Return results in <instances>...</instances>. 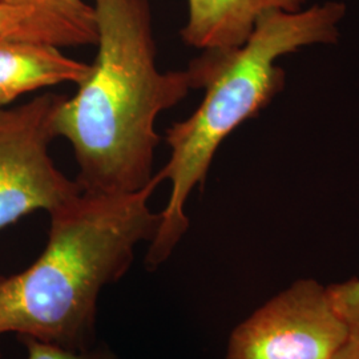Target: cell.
<instances>
[{"label": "cell", "mask_w": 359, "mask_h": 359, "mask_svg": "<svg viewBox=\"0 0 359 359\" xmlns=\"http://www.w3.org/2000/svg\"><path fill=\"white\" fill-rule=\"evenodd\" d=\"M97 53L76 93L55 115V132L71 144L77 185L86 193H133L154 181L161 112L198 88L189 65H157L149 0H93Z\"/></svg>", "instance_id": "1"}, {"label": "cell", "mask_w": 359, "mask_h": 359, "mask_svg": "<svg viewBox=\"0 0 359 359\" xmlns=\"http://www.w3.org/2000/svg\"><path fill=\"white\" fill-rule=\"evenodd\" d=\"M158 173L133 193H86L50 213L46 248L23 271L0 276V338L16 334L69 351L96 346L97 302L120 281L161 216L149 200Z\"/></svg>", "instance_id": "2"}, {"label": "cell", "mask_w": 359, "mask_h": 359, "mask_svg": "<svg viewBox=\"0 0 359 359\" xmlns=\"http://www.w3.org/2000/svg\"><path fill=\"white\" fill-rule=\"evenodd\" d=\"M345 11V4L337 1L298 13L273 11L258 20L241 47L205 51L194 60L205 96L192 115L165 135L170 156L158 176L169 181L170 193L148 248L149 269L163 265L188 231L185 204L193 189L204 185L221 142L283 90L285 72L276 65L277 59L309 44L335 43Z\"/></svg>", "instance_id": "3"}, {"label": "cell", "mask_w": 359, "mask_h": 359, "mask_svg": "<svg viewBox=\"0 0 359 359\" xmlns=\"http://www.w3.org/2000/svg\"><path fill=\"white\" fill-rule=\"evenodd\" d=\"M65 95L43 93L0 108V231L28 215H48L81 193L76 180L55 165L50 147Z\"/></svg>", "instance_id": "4"}, {"label": "cell", "mask_w": 359, "mask_h": 359, "mask_svg": "<svg viewBox=\"0 0 359 359\" xmlns=\"http://www.w3.org/2000/svg\"><path fill=\"white\" fill-rule=\"evenodd\" d=\"M350 335L327 286L301 280L231 332L226 359H334Z\"/></svg>", "instance_id": "5"}, {"label": "cell", "mask_w": 359, "mask_h": 359, "mask_svg": "<svg viewBox=\"0 0 359 359\" xmlns=\"http://www.w3.org/2000/svg\"><path fill=\"white\" fill-rule=\"evenodd\" d=\"M188 20L181 29L185 43L205 51L241 47L258 20L273 11L298 13L306 0H187Z\"/></svg>", "instance_id": "6"}, {"label": "cell", "mask_w": 359, "mask_h": 359, "mask_svg": "<svg viewBox=\"0 0 359 359\" xmlns=\"http://www.w3.org/2000/svg\"><path fill=\"white\" fill-rule=\"evenodd\" d=\"M90 65L68 57L56 46L0 39V108L22 95L65 83H81Z\"/></svg>", "instance_id": "7"}, {"label": "cell", "mask_w": 359, "mask_h": 359, "mask_svg": "<svg viewBox=\"0 0 359 359\" xmlns=\"http://www.w3.org/2000/svg\"><path fill=\"white\" fill-rule=\"evenodd\" d=\"M31 13L32 40L59 48L96 44L93 6L86 0H0Z\"/></svg>", "instance_id": "8"}, {"label": "cell", "mask_w": 359, "mask_h": 359, "mask_svg": "<svg viewBox=\"0 0 359 359\" xmlns=\"http://www.w3.org/2000/svg\"><path fill=\"white\" fill-rule=\"evenodd\" d=\"M334 308L346 322L351 333L359 332V278L327 286Z\"/></svg>", "instance_id": "9"}, {"label": "cell", "mask_w": 359, "mask_h": 359, "mask_svg": "<svg viewBox=\"0 0 359 359\" xmlns=\"http://www.w3.org/2000/svg\"><path fill=\"white\" fill-rule=\"evenodd\" d=\"M27 348V359H115L108 348L93 347L86 351H69L40 342L34 338H19Z\"/></svg>", "instance_id": "10"}, {"label": "cell", "mask_w": 359, "mask_h": 359, "mask_svg": "<svg viewBox=\"0 0 359 359\" xmlns=\"http://www.w3.org/2000/svg\"><path fill=\"white\" fill-rule=\"evenodd\" d=\"M0 39L32 41L31 13L20 7L0 3Z\"/></svg>", "instance_id": "11"}, {"label": "cell", "mask_w": 359, "mask_h": 359, "mask_svg": "<svg viewBox=\"0 0 359 359\" xmlns=\"http://www.w3.org/2000/svg\"><path fill=\"white\" fill-rule=\"evenodd\" d=\"M334 359H359V332L351 333Z\"/></svg>", "instance_id": "12"}]
</instances>
